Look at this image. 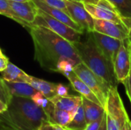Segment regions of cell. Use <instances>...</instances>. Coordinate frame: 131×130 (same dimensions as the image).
I'll list each match as a JSON object with an SVG mask.
<instances>
[{"label": "cell", "mask_w": 131, "mask_h": 130, "mask_svg": "<svg viewBox=\"0 0 131 130\" xmlns=\"http://www.w3.org/2000/svg\"><path fill=\"white\" fill-rule=\"evenodd\" d=\"M28 30L34 43L35 60L43 69L56 72L58 61L64 57L73 60L76 64L81 62L74 44L51 30L35 25Z\"/></svg>", "instance_id": "1"}, {"label": "cell", "mask_w": 131, "mask_h": 130, "mask_svg": "<svg viewBox=\"0 0 131 130\" xmlns=\"http://www.w3.org/2000/svg\"><path fill=\"white\" fill-rule=\"evenodd\" d=\"M0 120L9 130H38L48 121L45 111L31 98L12 96L7 110L0 113Z\"/></svg>", "instance_id": "2"}, {"label": "cell", "mask_w": 131, "mask_h": 130, "mask_svg": "<svg viewBox=\"0 0 131 130\" xmlns=\"http://www.w3.org/2000/svg\"><path fill=\"white\" fill-rule=\"evenodd\" d=\"M81 61L95 74L101 77L110 87H117L118 82L114 76V67L108 63L96 44L91 32H87L86 38L73 44Z\"/></svg>", "instance_id": "3"}, {"label": "cell", "mask_w": 131, "mask_h": 130, "mask_svg": "<svg viewBox=\"0 0 131 130\" xmlns=\"http://www.w3.org/2000/svg\"><path fill=\"white\" fill-rule=\"evenodd\" d=\"M32 25H41L51 30L54 33L61 36L64 39L71 42L76 43L81 39L82 34L78 32L64 23L51 16L43 10L38 8V15Z\"/></svg>", "instance_id": "4"}, {"label": "cell", "mask_w": 131, "mask_h": 130, "mask_svg": "<svg viewBox=\"0 0 131 130\" xmlns=\"http://www.w3.org/2000/svg\"><path fill=\"white\" fill-rule=\"evenodd\" d=\"M74 72L93 91L104 108L110 87L82 61L74 67Z\"/></svg>", "instance_id": "5"}, {"label": "cell", "mask_w": 131, "mask_h": 130, "mask_svg": "<svg viewBox=\"0 0 131 130\" xmlns=\"http://www.w3.org/2000/svg\"><path fill=\"white\" fill-rule=\"evenodd\" d=\"M104 109L105 113L115 120L121 127L123 126L126 120L129 118L123 100L118 92L117 87H110Z\"/></svg>", "instance_id": "6"}, {"label": "cell", "mask_w": 131, "mask_h": 130, "mask_svg": "<svg viewBox=\"0 0 131 130\" xmlns=\"http://www.w3.org/2000/svg\"><path fill=\"white\" fill-rule=\"evenodd\" d=\"M84 7L94 19L124 23L117 8L108 0H100L97 4H84Z\"/></svg>", "instance_id": "7"}, {"label": "cell", "mask_w": 131, "mask_h": 130, "mask_svg": "<svg viewBox=\"0 0 131 130\" xmlns=\"http://www.w3.org/2000/svg\"><path fill=\"white\" fill-rule=\"evenodd\" d=\"M131 69L130 41L123 40L114 61V73L118 83L122 84L129 75Z\"/></svg>", "instance_id": "8"}, {"label": "cell", "mask_w": 131, "mask_h": 130, "mask_svg": "<svg viewBox=\"0 0 131 130\" xmlns=\"http://www.w3.org/2000/svg\"><path fill=\"white\" fill-rule=\"evenodd\" d=\"M68 11L71 18L80 25L85 32L94 31V18L87 11L84 4L78 0H65Z\"/></svg>", "instance_id": "9"}, {"label": "cell", "mask_w": 131, "mask_h": 130, "mask_svg": "<svg viewBox=\"0 0 131 130\" xmlns=\"http://www.w3.org/2000/svg\"><path fill=\"white\" fill-rule=\"evenodd\" d=\"M91 34L96 44L104 55L108 63L114 67V61L122 44V41L99 33L96 31H91Z\"/></svg>", "instance_id": "10"}, {"label": "cell", "mask_w": 131, "mask_h": 130, "mask_svg": "<svg viewBox=\"0 0 131 130\" xmlns=\"http://www.w3.org/2000/svg\"><path fill=\"white\" fill-rule=\"evenodd\" d=\"M94 31L119 40L128 38L129 30L124 23H116L110 21L94 19Z\"/></svg>", "instance_id": "11"}, {"label": "cell", "mask_w": 131, "mask_h": 130, "mask_svg": "<svg viewBox=\"0 0 131 130\" xmlns=\"http://www.w3.org/2000/svg\"><path fill=\"white\" fill-rule=\"evenodd\" d=\"M32 1L38 8L43 10L44 11H45L46 13H48L51 16H52L54 18L59 20L60 21L64 23L65 25H68L69 27L74 29L78 32H79V33H81L82 34L85 32L84 30L80 25H78L71 18V16L67 12H65V11H62L61 9L51 7V6L48 5L47 4H45V2H41V0H32Z\"/></svg>", "instance_id": "12"}, {"label": "cell", "mask_w": 131, "mask_h": 130, "mask_svg": "<svg viewBox=\"0 0 131 130\" xmlns=\"http://www.w3.org/2000/svg\"><path fill=\"white\" fill-rule=\"evenodd\" d=\"M8 1L12 8L18 15V17L29 24H33L38 15V7L32 0L26 2Z\"/></svg>", "instance_id": "13"}, {"label": "cell", "mask_w": 131, "mask_h": 130, "mask_svg": "<svg viewBox=\"0 0 131 130\" xmlns=\"http://www.w3.org/2000/svg\"><path fill=\"white\" fill-rule=\"evenodd\" d=\"M49 100L51 101V103L56 108L71 112L73 113H76L78 107L82 104L81 96L68 95L65 97H61L55 95Z\"/></svg>", "instance_id": "14"}, {"label": "cell", "mask_w": 131, "mask_h": 130, "mask_svg": "<svg viewBox=\"0 0 131 130\" xmlns=\"http://www.w3.org/2000/svg\"><path fill=\"white\" fill-rule=\"evenodd\" d=\"M68 80H69L72 88L78 92V93H80V95L95 103H97L101 106V103L99 101V100L97 99V97H96V95L93 93V91L87 86V84L82 81L76 74L73 71L71 73H70L67 77Z\"/></svg>", "instance_id": "15"}, {"label": "cell", "mask_w": 131, "mask_h": 130, "mask_svg": "<svg viewBox=\"0 0 131 130\" xmlns=\"http://www.w3.org/2000/svg\"><path fill=\"white\" fill-rule=\"evenodd\" d=\"M82 106L84 108L87 124L100 119L105 114V109L102 106L95 103L83 97Z\"/></svg>", "instance_id": "16"}, {"label": "cell", "mask_w": 131, "mask_h": 130, "mask_svg": "<svg viewBox=\"0 0 131 130\" xmlns=\"http://www.w3.org/2000/svg\"><path fill=\"white\" fill-rule=\"evenodd\" d=\"M28 83L31 87H33L37 91L41 92L48 99H51L56 95L57 84L48 82L32 76H29Z\"/></svg>", "instance_id": "17"}, {"label": "cell", "mask_w": 131, "mask_h": 130, "mask_svg": "<svg viewBox=\"0 0 131 130\" xmlns=\"http://www.w3.org/2000/svg\"><path fill=\"white\" fill-rule=\"evenodd\" d=\"M5 84L12 96L31 98V97L37 92V90L28 83L5 81Z\"/></svg>", "instance_id": "18"}, {"label": "cell", "mask_w": 131, "mask_h": 130, "mask_svg": "<svg viewBox=\"0 0 131 130\" xmlns=\"http://www.w3.org/2000/svg\"><path fill=\"white\" fill-rule=\"evenodd\" d=\"M2 77L4 80L8 82H25L28 83L29 75L15 64L8 62L6 68L2 72Z\"/></svg>", "instance_id": "19"}, {"label": "cell", "mask_w": 131, "mask_h": 130, "mask_svg": "<svg viewBox=\"0 0 131 130\" xmlns=\"http://www.w3.org/2000/svg\"><path fill=\"white\" fill-rule=\"evenodd\" d=\"M74 114L75 113H73L71 112L62 110L54 107L53 109L47 114V116L49 123L58 124L60 126L66 127L72 120Z\"/></svg>", "instance_id": "20"}, {"label": "cell", "mask_w": 131, "mask_h": 130, "mask_svg": "<svg viewBox=\"0 0 131 130\" xmlns=\"http://www.w3.org/2000/svg\"><path fill=\"white\" fill-rule=\"evenodd\" d=\"M0 15L12 18V20L15 21L23 27L27 28L28 29L32 26V24H29L25 21H24L23 19H21L20 17H18V15L12 8L8 0H0Z\"/></svg>", "instance_id": "21"}, {"label": "cell", "mask_w": 131, "mask_h": 130, "mask_svg": "<svg viewBox=\"0 0 131 130\" xmlns=\"http://www.w3.org/2000/svg\"><path fill=\"white\" fill-rule=\"evenodd\" d=\"M86 126H87V122L85 119L84 108L81 104L78 107L72 120L65 128L73 130H84Z\"/></svg>", "instance_id": "22"}, {"label": "cell", "mask_w": 131, "mask_h": 130, "mask_svg": "<svg viewBox=\"0 0 131 130\" xmlns=\"http://www.w3.org/2000/svg\"><path fill=\"white\" fill-rule=\"evenodd\" d=\"M117 9L122 18H131V0H108Z\"/></svg>", "instance_id": "23"}, {"label": "cell", "mask_w": 131, "mask_h": 130, "mask_svg": "<svg viewBox=\"0 0 131 130\" xmlns=\"http://www.w3.org/2000/svg\"><path fill=\"white\" fill-rule=\"evenodd\" d=\"M12 96L8 90L5 81L0 77V100L5 104L8 105L12 99Z\"/></svg>", "instance_id": "24"}, {"label": "cell", "mask_w": 131, "mask_h": 130, "mask_svg": "<svg viewBox=\"0 0 131 130\" xmlns=\"http://www.w3.org/2000/svg\"><path fill=\"white\" fill-rule=\"evenodd\" d=\"M41 1L45 2V4H47L48 5H49L51 7L61 9L68 14L65 0H41Z\"/></svg>", "instance_id": "25"}, {"label": "cell", "mask_w": 131, "mask_h": 130, "mask_svg": "<svg viewBox=\"0 0 131 130\" xmlns=\"http://www.w3.org/2000/svg\"><path fill=\"white\" fill-rule=\"evenodd\" d=\"M69 87L63 84H57L56 86V95L61 97H65L69 95Z\"/></svg>", "instance_id": "26"}, {"label": "cell", "mask_w": 131, "mask_h": 130, "mask_svg": "<svg viewBox=\"0 0 131 130\" xmlns=\"http://www.w3.org/2000/svg\"><path fill=\"white\" fill-rule=\"evenodd\" d=\"M125 87V90H126V93H127V95L130 100V102L131 104V69L130 73H129V75L127 76V77L125 79V80L122 83Z\"/></svg>", "instance_id": "27"}, {"label": "cell", "mask_w": 131, "mask_h": 130, "mask_svg": "<svg viewBox=\"0 0 131 130\" xmlns=\"http://www.w3.org/2000/svg\"><path fill=\"white\" fill-rule=\"evenodd\" d=\"M103 118H104V116L101 117L100 119H98V120H95L94 122L88 123L84 130H98L100 126H101V124L102 121H103Z\"/></svg>", "instance_id": "28"}, {"label": "cell", "mask_w": 131, "mask_h": 130, "mask_svg": "<svg viewBox=\"0 0 131 130\" xmlns=\"http://www.w3.org/2000/svg\"><path fill=\"white\" fill-rule=\"evenodd\" d=\"M9 61L8 58L6 57L4 54L0 55V72H2L7 67Z\"/></svg>", "instance_id": "29"}, {"label": "cell", "mask_w": 131, "mask_h": 130, "mask_svg": "<svg viewBox=\"0 0 131 130\" xmlns=\"http://www.w3.org/2000/svg\"><path fill=\"white\" fill-rule=\"evenodd\" d=\"M123 21L129 30V34H128V40L131 43V18H123Z\"/></svg>", "instance_id": "30"}, {"label": "cell", "mask_w": 131, "mask_h": 130, "mask_svg": "<svg viewBox=\"0 0 131 130\" xmlns=\"http://www.w3.org/2000/svg\"><path fill=\"white\" fill-rule=\"evenodd\" d=\"M38 130H52L51 123H49L48 121L44 122L41 124V126H40V128L38 129Z\"/></svg>", "instance_id": "31"}, {"label": "cell", "mask_w": 131, "mask_h": 130, "mask_svg": "<svg viewBox=\"0 0 131 130\" xmlns=\"http://www.w3.org/2000/svg\"><path fill=\"white\" fill-rule=\"evenodd\" d=\"M98 130H107V117H106V113L104 116L103 121L101 124V126Z\"/></svg>", "instance_id": "32"}, {"label": "cell", "mask_w": 131, "mask_h": 130, "mask_svg": "<svg viewBox=\"0 0 131 130\" xmlns=\"http://www.w3.org/2000/svg\"><path fill=\"white\" fill-rule=\"evenodd\" d=\"M130 118H128L126 122L124 123V124L123 125V126L121 127V130H130Z\"/></svg>", "instance_id": "33"}, {"label": "cell", "mask_w": 131, "mask_h": 130, "mask_svg": "<svg viewBox=\"0 0 131 130\" xmlns=\"http://www.w3.org/2000/svg\"><path fill=\"white\" fill-rule=\"evenodd\" d=\"M51 128L52 130H66V128L60 126L58 124H54V123H51Z\"/></svg>", "instance_id": "34"}, {"label": "cell", "mask_w": 131, "mask_h": 130, "mask_svg": "<svg viewBox=\"0 0 131 130\" xmlns=\"http://www.w3.org/2000/svg\"><path fill=\"white\" fill-rule=\"evenodd\" d=\"M8 108V105L5 104V103H3L1 100H0V113L5 112Z\"/></svg>", "instance_id": "35"}, {"label": "cell", "mask_w": 131, "mask_h": 130, "mask_svg": "<svg viewBox=\"0 0 131 130\" xmlns=\"http://www.w3.org/2000/svg\"><path fill=\"white\" fill-rule=\"evenodd\" d=\"M84 4H97L100 0H78Z\"/></svg>", "instance_id": "36"}, {"label": "cell", "mask_w": 131, "mask_h": 130, "mask_svg": "<svg viewBox=\"0 0 131 130\" xmlns=\"http://www.w3.org/2000/svg\"><path fill=\"white\" fill-rule=\"evenodd\" d=\"M0 130H9L7 128V126L2 122L1 120H0Z\"/></svg>", "instance_id": "37"}, {"label": "cell", "mask_w": 131, "mask_h": 130, "mask_svg": "<svg viewBox=\"0 0 131 130\" xmlns=\"http://www.w3.org/2000/svg\"><path fill=\"white\" fill-rule=\"evenodd\" d=\"M9 1H13V2H26L29 0H9Z\"/></svg>", "instance_id": "38"}, {"label": "cell", "mask_w": 131, "mask_h": 130, "mask_svg": "<svg viewBox=\"0 0 131 130\" xmlns=\"http://www.w3.org/2000/svg\"><path fill=\"white\" fill-rule=\"evenodd\" d=\"M3 54H2V50H1V48H0V55H2Z\"/></svg>", "instance_id": "39"}, {"label": "cell", "mask_w": 131, "mask_h": 130, "mask_svg": "<svg viewBox=\"0 0 131 130\" xmlns=\"http://www.w3.org/2000/svg\"><path fill=\"white\" fill-rule=\"evenodd\" d=\"M130 55H131V43L130 42Z\"/></svg>", "instance_id": "40"}, {"label": "cell", "mask_w": 131, "mask_h": 130, "mask_svg": "<svg viewBox=\"0 0 131 130\" xmlns=\"http://www.w3.org/2000/svg\"><path fill=\"white\" fill-rule=\"evenodd\" d=\"M130 130H131V122L130 123Z\"/></svg>", "instance_id": "41"}, {"label": "cell", "mask_w": 131, "mask_h": 130, "mask_svg": "<svg viewBox=\"0 0 131 130\" xmlns=\"http://www.w3.org/2000/svg\"><path fill=\"white\" fill-rule=\"evenodd\" d=\"M66 130H73V129H67V128H66Z\"/></svg>", "instance_id": "42"}]
</instances>
